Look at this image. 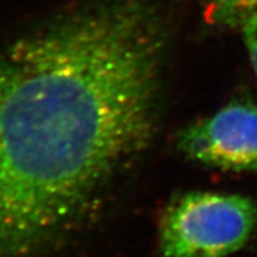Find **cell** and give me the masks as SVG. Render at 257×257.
<instances>
[{
	"label": "cell",
	"mask_w": 257,
	"mask_h": 257,
	"mask_svg": "<svg viewBox=\"0 0 257 257\" xmlns=\"http://www.w3.org/2000/svg\"><path fill=\"white\" fill-rule=\"evenodd\" d=\"M166 27L98 0L0 46V257H51L98 217L155 133Z\"/></svg>",
	"instance_id": "cell-1"
},
{
	"label": "cell",
	"mask_w": 257,
	"mask_h": 257,
	"mask_svg": "<svg viewBox=\"0 0 257 257\" xmlns=\"http://www.w3.org/2000/svg\"><path fill=\"white\" fill-rule=\"evenodd\" d=\"M257 235V202L240 194L184 193L163 211V257H228Z\"/></svg>",
	"instance_id": "cell-2"
},
{
	"label": "cell",
	"mask_w": 257,
	"mask_h": 257,
	"mask_svg": "<svg viewBox=\"0 0 257 257\" xmlns=\"http://www.w3.org/2000/svg\"><path fill=\"white\" fill-rule=\"evenodd\" d=\"M189 159L226 171H257V105L235 100L179 133Z\"/></svg>",
	"instance_id": "cell-3"
},
{
	"label": "cell",
	"mask_w": 257,
	"mask_h": 257,
	"mask_svg": "<svg viewBox=\"0 0 257 257\" xmlns=\"http://www.w3.org/2000/svg\"><path fill=\"white\" fill-rule=\"evenodd\" d=\"M257 11V0H206L205 17L217 27H240Z\"/></svg>",
	"instance_id": "cell-4"
},
{
	"label": "cell",
	"mask_w": 257,
	"mask_h": 257,
	"mask_svg": "<svg viewBox=\"0 0 257 257\" xmlns=\"http://www.w3.org/2000/svg\"><path fill=\"white\" fill-rule=\"evenodd\" d=\"M241 33H243L245 48L249 54L250 63L257 76V11L241 23Z\"/></svg>",
	"instance_id": "cell-5"
}]
</instances>
